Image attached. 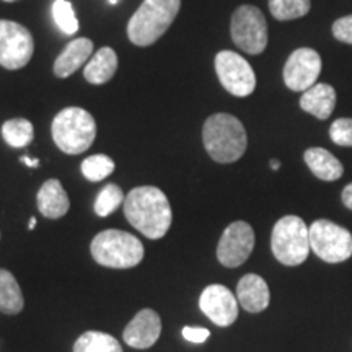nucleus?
Listing matches in <instances>:
<instances>
[{
	"label": "nucleus",
	"instance_id": "nucleus-1",
	"mask_svg": "<svg viewBox=\"0 0 352 352\" xmlns=\"http://www.w3.org/2000/svg\"><path fill=\"white\" fill-rule=\"evenodd\" d=\"M127 222L147 239L158 240L170 230L173 214L168 197L155 186L134 188L124 199Z\"/></svg>",
	"mask_w": 352,
	"mask_h": 352
},
{
	"label": "nucleus",
	"instance_id": "nucleus-2",
	"mask_svg": "<svg viewBox=\"0 0 352 352\" xmlns=\"http://www.w3.org/2000/svg\"><path fill=\"white\" fill-rule=\"evenodd\" d=\"M202 142L214 162L233 164L243 157L248 138L239 118L227 113H217L209 116L204 122Z\"/></svg>",
	"mask_w": 352,
	"mask_h": 352
},
{
	"label": "nucleus",
	"instance_id": "nucleus-3",
	"mask_svg": "<svg viewBox=\"0 0 352 352\" xmlns=\"http://www.w3.org/2000/svg\"><path fill=\"white\" fill-rule=\"evenodd\" d=\"M182 0H144L127 23V36L135 46H151L164 36L178 15Z\"/></svg>",
	"mask_w": 352,
	"mask_h": 352
},
{
	"label": "nucleus",
	"instance_id": "nucleus-4",
	"mask_svg": "<svg viewBox=\"0 0 352 352\" xmlns=\"http://www.w3.org/2000/svg\"><path fill=\"white\" fill-rule=\"evenodd\" d=\"M91 256L100 266L129 270L144 258V245L138 236L122 230H103L91 240Z\"/></svg>",
	"mask_w": 352,
	"mask_h": 352
},
{
	"label": "nucleus",
	"instance_id": "nucleus-5",
	"mask_svg": "<svg viewBox=\"0 0 352 352\" xmlns=\"http://www.w3.org/2000/svg\"><path fill=\"white\" fill-rule=\"evenodd\" d=\"M54 144L67 155H78L91 147L96 138V122L85 109L70 107L57 113L51 126Z\"/></svg>",
	"mask_w": 352,
	"mask_h": 352
},
{
	"label": "nucleus",
	"instance_id": "nucleus-6",
	"mask_svg": "<svg viewBox=\"0 0 352 352\" xmlns=\"http://www.w3.org/2000/svg\"><path fill=\"white\" fill-rule=\"evenodd\" d=\"M272 254L285 266H298L310 253V228L297 215H285L276 222L271 235Z\"/></svg>",
	"mask_w": 352,
	"mask_h": 352
},
{
	"label": "nucleus",
	"instance_id": "nucleus-7",
	"mask_svg": "<svg viewBox=\"0 0 352 352\" xmlns=\"http://www.w3.org/2000/svg\"><path fill=\"white\" fill-rule=\"evenodd\" d=\"M310 246L327 263H342L352 256V233L331 220H315L310 227Z\"/></svg>",
	"mask_w": 352,
	"mask_h": 352
},
{
	"label": "nucleus",
	"instance_id": "nucleus-8",
	"mask_svg": "<svg viewBox=\"0 0 352 352\" xmlns=\"http://www.w3.org/2000/svg\"><path fill=\"white\" fill-rule=\"evenodd\" d=\"M233 43L246 54H261L267 46V23L263 12L253 6H241L230 21Z\"/></svg>",
	"mask_w": 352,
	"mask_h": 352
},
{
	"label": "nucleus",
	"instance_id": "nucleus-9",
	"mask_svg": "<svg viewBox=\"0 0 352 352\" xmlns=\"http://www.w3.org/2000/svg\"><path fill=\"white\" fill-rule=\"evenodd\" d=\"M34 39L28 28L10 20H0V65L8 70L23 69L32 60Z\"/></svg>",
	"mask_w": 352,
	"mask_h": 352
},
{
	"label": "nucleus",
	"instance_id": "nucleus-10",
	"mask_svg": "<svg viewBox=\"0 0 352 352\" xmlns=\"http://www.w3.org/2000/svg\"><path fill=\"white\" fill-rule=\"evenodd\" d=\"M215 72L228 94L240 96L252 95L256 88V74L243 56L233 51H220L215 56Z\"/></svg>",
	"mask_w": 352,
	"mask_h": 352
},
{
	"label": "nucleus",
	"instance_id": "nucleus-11",
	"mask_svg": "<svg viewBox=\"0 0 352 352\" xmlns=\"http://www.w3.org/2000/svg\"><path fill=\"white\" fill-rule=\"evenodd\" d=\"M254 248V232L243 220L232 222L223 230L217 245V259L226 267H239L243 264Z\"/></svg>",
	"mask_w": 352,
	"mask_h": 352
},
{
	"label": "nucleus",
	"instance_id": "nucleus-12",
	"mask_svg": "<svg viewBox=\"0 0 352 352\" xmlns=\"http://www.w3.org/2000/svg\"><path fill=\"white\" fill-rule=\"evenodd\" d=\"M321 72V57L311 47H300L289 56L284 65V83L292 91H307Z\"/></svg>",
	"mask_w": 352,
	"mask_h": 352
},
{
	"label": "nucleus",
	"instance_id": "nucleus-13",
	"mask_svg": "<svg viewBox=\"0 0 352 352\" xmlns=\"http://www.w3.org/2000/svg\"><path fill=\"white\" fill-rule=\"evenodd\" d=\"M199 307L217 327H230L239 318V300L232 290L222 284H212L202 290Z\"/></svg>",
	"mask_w": 352,
	"mask_h": 352
},
{
	"label": "nucleus",
	"instance_id": "nucleus-14",
	"mask_svg": "<svg viewBox=\"0 0 352 352\" xmlns=\"http://www.w3.org/2000/svg\"><path fill=\"white\" fill-rule=\"evenodd\" d=\"M162 333V320L155 310L144 308L129 321L122 331L126 344L134 349H148L158 341Z\"/></svg>",
	"mask_w": 352,
	"mask_h": 352
},
{
	"label": "nucleus",
	"instance_id": "nucleus-15",
	"mask_svg": "<svg viewBox=\"0 0 352 352\" xmlns=\"http://www.w3.org/2000/svg\"><path fill=\"white\" fill-rule=\"evenodd\" d=\"M236 300L250 314L266 310L271 302V292L266 280L258 274H246L236 285Z\"/></svg>",
	"mask_w": 352,
	"mask_h": 352
},
{
	"label": "nucleus",
	"instance_id": "nucleus-16",
	"mask_svg": "<svg viewBox=\"0 0 352 352\" xmlns=\"http://www.w3.org/2000/svg\"><path fill=\"white\" fill-rule=\"evenodd\" d=\"M94 52V43L88 38H77L70 41L64 51L57 56L54 63V74L59 78H67L77 72L83 64L90 60Z\"/></svg>",
	"mask_w": 352,
	"mask_h": 352
},
{
	"label": "nucleus",
	"instance_id": "nucleus-17",
	"mask_svg": "<svg viewBox=\"0 0 352 352\" xmlns=\"http://www.w3.org/2000/svg\"><path fill=\"white\" fill-rule=\"evenodd\" d=\"M36 202L41 215L52 220L64 217L70 208L69 196L59 179H47V182H44L38 191Z\"/></svg>",
	"mask_w": 352,
	"mask_h": 352
},
{
	"label": "nucleus",
	"instance_id": "nucleus-18",
	"mask_svg": "<svg viewBox=\"0 0 352 352\" xmlns=\"http://www.w3.org/2000/svg\"><path fill=\"white\" fill-rule=\"evenodd\" d=\"M336 107V91L328 83H315L314 87L303 91L300 108L318 120H328Z\"/></svg>",
	"mask_w": 352,
	"mask_h": 352
},
{
	"label": "nucleus",
	"instance_id": "nucleus-19",
	"mask_svg": "<svg viewBox=\"0 0 352 352\" xmlns=\"http://www.w3.org/2000/svg\"><path fill=\"white\" fill-rule=\"evenodd\" d=\"M303 158H305V164L308 168L311 170V173H314L316 178L323 179V182H336V179H340L342 173H344L341 162L338 160L331 152H328L327 148H308V151L303 153Z\"/></svg>",
	"mask_w": 352,
	"mask_h": 352
},
{
	"label": "nucleus",
	"instance_id": "nucleus-20",
	"mask_svg": "<svg viewBox=\"0 0 352 352\" xmlns=\"http://www.w3.org/2000/svg\"><path fill=\"white\" fill-rule=\"evenodd\" d=\"M118 69V56L111 47H101L96 51L83 69V77L94 85H101L111 80Z\"/></svg>",
	"mask_w": 352,
	"mask_h": 352
},
{
	"label": "nucleus",
	"instance_id": "nucleus-21",
	"mask_svg": "<svg viewBox=\"0 0 352 352\" xmlns=\"http://www.w3.org/2000/svg\"><path fill=\"white\" fill-rule=\"evenodd\" d=\"M25 298L20 284L10 271L0 270V311L16 315L23 310Z\"/></svg>",
	"mask_w": 352,
	"mask_h": 352
},
{
	"label": "nucleus",
	"instance_id": "nucleus-22",
	"mask_svg": "<svg viewBox=\"0 0 352 352\" xmlns=\"http://www.w3.org/2000/svg\"><path fill=\"white\" fill-rule=\"evenodd\" d=\"M74 352H122V347L111 334L87 331L76 341Z\"/></svg>",
	"mask_w": 352,
	"mask_h": 352
},
{
	"label": "nucleus",
	"instance_id": "nucleus-23",
	"mask_svg": "<svg viewBox=\"0 0 352 352\" xmlns=\"http://www.w3.org/2000/svg\"><path fill=\"white\" fill-rule=\"evenodd\" d=\"M2 138L13 148L26 147L34 138V127L25 118H13L3 122Z\"/></svg>",
	"mask_w": 352,
	"mask_h": 352
},
{
	"label": "nucleus",
	"instance_id": "nucleus-24",
	"mask_svg": "<svg viewBox=\"0 0 352 352\" xmlns=\"http://www.w3.org/2000/svg\"><path fill=\"white\" fill-rule=\"evenodd\" d=\"M310 0H270V12L279 21L302 19L310 12Z\"/></svg>",
	"mask_w": 352,
	"mask_h": 352
},
{
	"label": "nucleus",
	"instance_id": "nucleus-25",
	"mask_svg": "<svg viewBox=\"0 0 352 352\" xmlns=\"http://www.w3.org/2000/svg\"><path fill=\"white\" fill-rule=\"evenodd\" d=\"M114 168H116V165H114L113 158L104 155V153H96V155L87 157L82 162V175L91 183L103 182L104 178L113 175Z\"/></svg>",
	"mask_w": 352,
	"mask_h": 352
},
{
	"label": "nucleus",
	"instance_id": "nucleus-26",
	"mask_svg": "<svg viewBox=\"0 0 352 352\" xmlns=\"http://www.w3.org/2000/svg\"><path fill=\"white\" fill-rule=\"evenodd\" d=\"M124 192L118 184L109 183L98 192L95 199V212L100 217H108L114 210H118L120 206L124 204Z\"/></svg>",
	"mask_w": 352,
	"mask_h": 352
},
{
	"label": "nucleus",
	"instance_id": "nucleus-27",
	"mask_svg": "<svg viewBox=\"0 0 352 352\" xmlns=\"http://www.w3.org/2000/svg\"><path fill=\"white\" fill-rule=\"evenodd\" d=\"M52 19L59 30L67 36H72L78 32V20L76 16V8L67 0H56L52 3Z\"/></svg>",
	"mask_w": 352,
	"mask_h": 352
},
{
	"label": "nucleus",
	"instance_id": "nucleus-28",
	"mask_svg": "<svg viewBox=\"0 0 352 352\" xmlns=\"http://www.w3.org/2000/svg\"><path fill=\"white\" fill-rule=\"evenodd\" d=\"M329 138L341 147H352V118H340L329 127Z\"/></svg>",
	"mask_w": 352,
	"mask_h": 352
},
{
	"label": "nucleus",
	"instance_id": "nucleus-29",
	"mask_svg": "<svg viewBox=\"0 0 352 352\" xmlns=\"http://www.w3.org/2000/svg\"><path fill=\"white\" fill-rule=\"evenodd\" d=\"M333 34L338 41L352 46V15L342 16L333 23Z\"/></svg>",
	"mask_w": 352,
	"mask_h": 352
},
{
	"label": "nucleus",
	"instance_id": "nucleus-30",
	"mask_svg": "<svg viewBox=\"0 0 352 352\" xmlns=\"http://www.w3.org/2000/svg\"><path fill=\"white\" fill-rule=\"evenodd\" d=\"M183 336H184V340H188L191 342H197V344H199V342H204L206 340H208V338L210 336V333H209V329H206V328L186 327V328H183Z\"/></svg>",
	"mask_w": 352,
	"mask_h": 352
},
{
	"label": "nucleus",
	"instance_id": "nucleus-31",
	"mask_svg": "<svg viewBox=\"0 0 352 352\" xmlns=\"http://www.w3.org/2000/svg\"><path fill=\"white\" fill-rule=\"evenodd\" d=\"M341 199H342V204H344L347 209L352 210V183L347 184V186L342 189Z\"/></svg>",
	"mask_w": 352,
	"mask_h": 352
},
{
	"label": "nucleus",
	"instance_id": "nucleus-32",
	"mask_svg": "<svg viewBox=\"0 0 352 352\" xmlns=\"http://www.w3.org/2000/svg\"><path fill=\"white\" fill-rule=\"evenodd\" d=\"M21 162H23L25 165L32 166V168H36V166H39V160H38V158H30L28 155L21 157Z\"/></svg>",
	"mask_w": 352,
	"mask_h": 352
},
{
	"label": "nucleus",
	"instance_id": "nucleus-33",
	"mask_svg": "<svg viewBox=\"0 0 352 352\" xmlns=\"http://www.w3.org/2000/svg\"><path fill=\"white\" fill-rule=\"evenodd\" d=\"M34 227H36V219H34V217H32V219H30L28 228H30V230H33V228H34Z\"/></svg>",
	"mask_w": 352,
	"mask_h": 352
},
{
	"label": "nucleus",
	"instance_id": "nucleus-34",
	"mask_svg": "<svg viewBox=\"0 0 352 352\" xmlns=\"http://www.w3.org/2000/svg\"><path fill=\"white\" fill-rule=\"evenodd\" d=\"M279 166H280V164L277 160H271V168L272 170H279Z\"/></svg>",
	"mask_w": 352,
	"mask_h": 352
},
{
	"label": "nucleus",
	"instance_id": "nucleus-35",
	"mask_svg": "<svg viewBox=\"0 0 352 352\" xmlns=\"http://www.w3.org/2000/svg\"><path fill=\"white\" fill-rule=\"evenodd\" d=\"M3 2H16V0H3Z\"/></svg>",
	"mask_w": 352,
	"mask_h": 352
}]
</instances>
